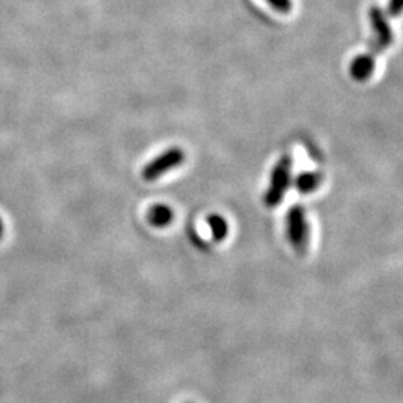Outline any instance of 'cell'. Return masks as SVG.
<instances>
[{"instance_id": "cell-9", "label": "cell", "mask_w": 403, "mask_h": 403, "mask_svg": "<svg viewBox=\"0 0 403 403\" xmlns=\"http://www.w3.org/2000/svg\"><path fill=\"white\" fill-rule=\"evenodd\" d=\"M266 2L279 14H288L293 9L291 0H266Z\"/></svg>"}, {"instance_id": "cell-8", "label": "cell", "mask_w": 403, "mask_h": 403, "mask_svg": "<svg viewBox=\"0 0 403 403\" xmlns=\"http://www.w3.org/2000/svg\"><path fill=\"white\" fill-rule=\"evenodd\" d=\"M206 223L215 242H222L226 239L228 235V223L224 217L219 214H210L206 218Z\"/></svg>"}, {"instance_id": "cell-7", "label": "cell", "mask_w": 403, "mask_h": 403, "mask_svg": "<svg viewBox=\"0 0 403 403\" xmlns=\"http://www.w3.org/2000/svg\"><path fill=\"white\" fill-rule=\"evenodd\" d=\"M323 175L318 172H304L296 178L295 186L302 195H311L322 186Z\"/></svg>"}, {"instance_id": "cell-5", "label": "cell", "mask_w": 403, "mask_h": 403, "mask_svg": "<svg viewBox=\"0 0 403 403\" xmlns=\"http://www.w3.org/2000/svg\"><path fill=\"white\" fill-rule=\"evenodd\" d=\"M375 70V59L372 54H360L350 65V75L353 79L363 82L368 81Z\"/></svg>"}, {"instance_id": "cell-10", "label": "cell", "mask_w": 403, "mask_h": 403, "mask_svg": "<svg viewBox=\"0 0 403 403\" xmlns=\"http://www.w3.org/2000/svg\"><path fill=\"white\" fill-rule=\"evenodd\" d=\"M402 11V0H390L389 2V14L397 17Z\"/></svg>"}, {"instance_id": "cell-4", "label": "cell", "mask_w": 403, "mask_h": 403, "mask_svg": "<svg viewBox=\"0 0 403 403\" xmlns=\"http://www.w3.org/2000/svg\"><path fill=\"white\" fill-rule=\"evenodd\" d=\"M369 18L375 32V39L371 42V45L375 52H381L386 50L390 43H393V30L386 15H384L380 8L372 6L369 9Z\"/></svg>"}, {"instance_id": "cell-6", "label": "cell", "mask_w": 403, "mask_h": 403, "mask_svg": "<svg viewBox=\"0 0 403 403\" xmlns=\"http://www.w3.org/2000/svg\"><path fill=\"white\" fill-rule=\"evenodd\" d=\"M148 223L153 227H157V228H163V227H168L172 222L173 218H175V214H173L172 208H169L168 205H154L150 208L148 210Z\"/></svg>"}, {"instance_id": "cell-11", "label": "cell", "mask_w": 403, "mask_h": 403, "mask_svg": "<svg viewBox=\"0 0 403 403\" xmlns=\"http://www.w3.org/2000/svg\"><path fill=\"white\" fill-rule=\"evenodd\" d=\"M2 236H3V223H2V219H0V239H2Z\"/></svg>"}, {"instance_id": "cell-3", "label": "cell", "mask_w": 403, "mask_h": 403, "mask_svg": "<svg viewBox=\"0 0 403 403\" xmlns=\"http://www.w3.org/2000/svg\"><path fill=\"white\" fill-rule=\"evenodd\" d=\"M184 161L186 153L178 148V146H173V148L163 151L159 157H155L146 164L142 169V178L148 182L157 181L160 177L166 175L168 172L179 168Z\"/></svg>"}, {"instance_id": "cell-1", "label": "cell", "mask_w": 403, "mask_h": 403, "mask_svg": "<svg viewBox=\"0 0 403 403\" xmlns=\"http://www.w3.org/2000/svg\"><path fill=\"white\" fill-rule=\"evenodd\" d=\"M291 168L293 160L290 154H284L273 166L269 187L266 190V196H264V204L268 208H277L282 199L286 197L287 190L291 184Z\"/></svg>"}, {"instance_id": "cell-2", "label": "cell", "mask_w": 403, "mask_h": 403, "mask_svg": "<svg viewBox=\"0 0 403 403\" xmlns=\"http://www.w3.org/2000/svg\"><path fill=\"white\" fill-rule=\"evenodd\" d=\"M288 241L299 254L306 253L309 246V224L305 209L296 205L288 210L287 215Z\"/></svg>"}]
</instances>
